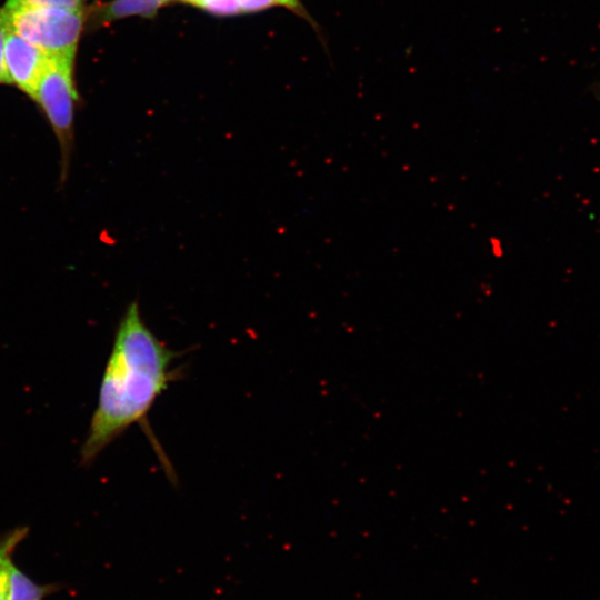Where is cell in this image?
Instances as JSON below:
<instances>
[{
	"instance_id": "cell-5",
	"label": "cell",
	"mask_w": 600,
	"mask_h": 600,
	"mask_svg": "<svg viewBox=\"0 0 600 600\" xmlns=\"http://www.w3.org/2000/svg\"><path fill=\"white\" fill-rule=\"evenodd\" d=\"M174 0H111L99 3L88 12L93 27H104L113 21L139 16L153 18L159 9Z\"/></svg>"
},
{
	"instance_id": "cell-8",
	"label": "cell",
	"mask_w": 600,
	"mask_h": 600,
	"mask_svg": "<svg viewBox=\"0 0 600 600\" xmlns=\"http://www.w3.org/2000/svg\"><path fill=\"white\" fill-rule=\"evenodd\" d=\"M273 1L274 3L284 6L286 8H288L296 14H298L299 17L303 18L312 26V28L317 32H320V28L318 27L316 21L312 19V17L307 12V10L304 9L300 0H273Z\"/></svg>"
},
{
	"instance_id": "cell-6",
	"label": "cell",
	"mask_w": 600,
	"mask_h": 600,
	"mask_svg": "<svg viewBox=\"0 0 600 600\" xmlns=\"http://www.w3.org/2000/svg\"><path fill=\"white\" fill-rule=\"evenodd\" d=\"M50 592L52 587L36 583L19 568L12 566L6 600H44Z\"/></svg>"
},
{
	"instance_id": "cell-7",
	"label": "cell",
	"mask_w": 600,
	"mask_h": 600,
	"mask_svg": "<svg viewBox=\"0 0 600 600\" xmlns=\"http://www.w3.org/2000/svg\"><path fill=\"white\" fill-rule=\"evenodd\" d=\"M27 529L18 528L0 538V600H6L12 566L11 554L26 537Z\"/></svg>"
},
{
	"instance_id": "cell-2",
	"label": "cell",
	"mask_w": 600,
	"mask_h": 600,
	"mask_svg": "<svg viewBox=\"0 0 600 600\" xmlns=\"http://www.w3.org/2000/svg\"><path fill=\"white\" fill-rule=\"evenodd\" d=\"M89 10L12 2L0 7V27L9 29L51 56L76 57Z\"/></svg>"
},
{
	"instance_id": "cell-3",
	"label": "cell",
	"mask_w": 600,
	"mask_h": 600,
	"mask_svg": "<svg viewBox=\"0 0 600 600\" xmlns=\"http://www.w3.org/2000/svg\"><path fill=\"white\" fill-rule=\"evenodd\" d=\"M73 66L74 57L51 56L32 99L42 110L57 138L61 183L67 180L71 163L74 110L79 100Z\"/></svg>"
},
{
	"instance_id": "cell-10",
	"label": "cell",
	"mask_w": 600,
	"mask_h": 600,
	"mask_svg": "<svg viewBox=\"0 0 600 600\" xmlns=\"http://www.w3.org/2000/svg\"><path fill=\"white\" fill-rule=\"evenodd\" d=\"M240 12L257 11L274 4L273 0H238Z\"/></svg>"
},
{
	"instance_id": "cell-9",
	"label": "cell",
	"mask_w": 600,
	"mask_h": 600,
	"mask_svg": "<svg viewBox=\"0 0 600 600\" xmlns=\"http://www.w3.org/2000/svg\"><path fill=\"white\" fill-rule=\"evenodd\" d=\"M12 2H31V3H41L56 7H62L72 10L86 9V3L88 0H9Z\"/></svg>"
},
{
	"instance_id": "cell-4",
	"label": "cell",
	"mask_w": 600,
	"mask_h": 600,
	"mask_svg": "<svg viewBox=\"0 0 600 600\" xmlns=\"http://www.w3.org/2000/svg\"><path fill=\"white\" fill-rule=\"evenodd\" d=\"M4 30V62L10 84L33 99L51 54L16 32Z\"/></svg>"
},
{
	"instance_id": "cell-1",
	"label": "cell",
	"mask_w": 600,
	"mask_h": 600,
	"mask_svg": "<svg viewBox=\"0 0 600 600\" xmlns=\"http://www.w3.org/2000/svg\"><path fill=\"white\" fill-rule=\"evenodd\" d=\"M178 357L146 324L138 302L132 301L117 327L98 403L80 450L82 464L92 463L132 424L149 429V411L180 374L173 366Z\"/></svg>"
},
{
	"instance_id": "cell-11",
	"label": "cell",
	"mask_w": 600,
	"mask_h": 600,
	"mask_svg": "<svg viewBox=\"0 0 600 600\" xmlns=\"http://www.w3.org/2000/svg\"><path fill=\"white\" fill-rule=\"evenodd\" d=\"M0 84H10L4 62V30L0 27Z\"/></svg>"
}]
</instances>
